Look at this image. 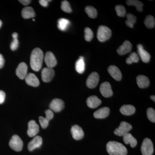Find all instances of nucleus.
<instances>
[{
	"label": "nucleus",
	"instance_id": "a18cd8bd",
	"mask_svg": "<svg viewBox=\"0 0 155 155\" xmlns=\"http://www.w3.org/2000/svg\"><path fill=\"white\" fill-rule=\"evenodd\" d=\"M33 21H35V20L34 19H33Z\"/></svg>",
	"mask_w": 155,
	"mask_h": 155
},
{
	"label": "nucleus",
	"instance_id": "cd10ccee",
	"mask_svg": "<svg viewBox=\"0 0 155 155\" xmlns=\"http://www.w3.org/2000/svg\"><path fill=\"white\" fill-rule=\"evenodd\" d=\"M70 25V21L68 19L61 18L58 21V28L61 31H65L67 30L68 27Z\"/></svg>",
	"mask_w": 155,
	"mask_h": 155
},
{
	"label": "nucleus",
	"instance_id": "1a4fd4ad",
	"mask_svg": "<svg viewBox=\"0 0 155 155\" xmlns=\"http://www.w3.org/2000/svg\"><path fill=\"white\" fill-rule=\"evenodd\" d=\"M55 72L53 68L46 67L41 71L42 80L45 82H49L52 80Z\"/></svg>",
	"mask_w": 155,
	"mask_h": 155
},
{
	"label": "nucleus",
	"instance_id": "4c0bfd02",
	"mask_svg": "<svg viewBox=\"0 0 155 155\" xmlns=\"http://www.w3.org/2000/svg\"><path fill=\"white\" fill-rule=\"evenodd\" d=\"M147 116L150 121L155 122V111L152 108H149L147 110Z\"/></svg>",
	"mask_w": 155,
	"mask_h": 155
},
{
	"label": "nucleus",
	"instance_id": "9d476101",
	"mask_svg": "<svg viewBox=\"0 0 155 155\" xmlns=\"http://www.w3.org/2000/svg\"><path fill=\"white\" fill-rule=\"evenodd\" d=\"M39 131V126L35 120H32L28 123L27 134L30 137L36 136Z\"/></svg>",
	"mask_w": 155,
	"mask_h": 155
},
{
	"label": "nucleus",
	"instance_id": "412c9836",
	"mask_svg": "<svg viewBox=\"0 0 155 155\" xmlns=\"http://www.w3.org/2000/svg\"><path fill=\"white\" fill-rule=\"evenodd\" d=\"M101 104V101L96 96H91L87 100V104L90 108H95Z\"/></svg>",
	"mask_w": 155,
	"mask_h": 155
},
{
	"label": "nucleus",
	"instance_id": "f03ea898",
	"mask_svg": "<svg viewBox=\"0 0 155 155\" xmlns=\"http://www.w3.org/2000/svg\"><path fill=\"white\" fill-rule=\"evenodd\" d=\"M107 151L110 155H126L127 150L125 146L116 141H110L107 144Z\"/></svg>",
	"mask_w": 155,
	"mask_h": 155
},
{
	"label": "nucleus",
	"instance_id": "20e7f679",
	"mask_svg": "<svg viewBox=\"0 0 155 155\" xmlns=\"http://www.w3.org/2000/svg\"><path fill=\"white\" fill-rule=\"evenodd\" d=\"M23 145L22 139L17 135H13L9 142L10 147L16 151L19 152L22 150Z\"/></svg>",
	"mask_w": 155,
	"mask_h": 155
},
{
	"label": "nucleus",
	"instance_id": "ddd939ff",
	"mask_svg": "<svg viewBox=\"0 0 155 155\" xmlns=\"http://www.w3.org/2000/svg\"><path fill=\"white\" fill-rule=\"evenodd\" d=\"M45 61L48 68H53L57 64V59L54 54L51 51H48L45 54Z\"/></svg>",
	"mask_w": 155,
	"mask_h": 155
},
{
	"label": "nucleus",
	"instance_id": "aec40b11",
	"mask_svg": "<svg viewBox=\"0 0 155 155\" xmlns=\"http://www.w3.org/2000/svg\"><path fill=\"white\" fill-rule=\"evenodd\" d=\"M25 81L26 83L30 86L36 87L39 85V81L33 73H30L27 74L25 78Z\"/></svg>",
	"mask_w": 155,
	"mask_h": 155
},
{
	"label": "nucleus",
	"instance_id": "0eeeda50",
	"mask_svg": "<svg viewBox=\"0 0 155 155\" xmlns=\"http://www.w3.org/2000/svg\"><path fill=\"white\" fill-rule=\"evenodd\" d=\"M45 113L46 114L45 117H42V116H40L39 117L40 124L43 129H45L47 127L49 121L54 117V113H53L52 111L50 109L46 110L45 112Z\"/></svg>",
	"mask_w": 155,
	"mask_h": 155
},
{
	"label": "nucleus",
	"instance_id": "79ce46f5",
	"mask_svg": "<svg viewBox=\"0 0 155 155\" xmlns=\"http://www.w3.org/2000/svg\"><path fill=\"white\" fill-rule=\"evenodd\" d=\"M19 2L24 5H27L30 4L31 1H30V0H19Z\"/></svg>",
	"mask_w": 155,
	"mask_h": 155
},
{
	"label": "nucleus",
	"instance_id": "f8f14e48",
	"mask_svg": "<svg viewBox=\"0 0 155 155\" xmlns=\"http://www.w3.org/2000/svg\"><path fill=\"white\" fill-rule=\"evenodd\" d=\"M100 91L103 96L105 97H109L112 96L113 94L111 84L107 81L104 82L101 84Z\"/></svg>",
	"mask_w": 155,
	"mask_h": 155
},
{
	"label": "nucleus",
	"instance_id": "bb28decb",
	"mask_svg": "<svg viewBox=\"0 0 155 155\" xmlns=\"http://www.w3.org/2000/svg\"><path fill=\"white\" fill-rule=\"evenodd\" d=\"M75 69L80 74H82L84 72L85 70V63L84 58L82 56L79 57V59L75 63Z\"/></svg>",
	"mask_w": 155,
	"mask_h": 155
},
{
	"label": "nucleus",
	"instance_id": "c756f323",
	"mask_svg": "<svg viewBox=\"0 0 155 155\" xmlns=\"http://www.w3.org/2000/svg\"><path fill=\"white\" fill-rule=\"evenodd\" d=\"M144 23L147 28H154L155 25L154 17L151 15H148L145 19Z\"/></svg>",
	"mask_w": 155,
	"mask_h": 155
},
{
	"label": "nucleus",
	"instance_id": "c85d7f7f",
	"mask_svg": "<svg viewBox=\"0 0 155 155\" xmlns=\"http://www.w3.org/2000/svg\"><path fill=\"white\" fill-rule=\"evenodd\" d=\"M126 4L128 6H134L139 12H141L143 11V5L140 1L137 0H128L126 1Z\"/></svg>",
	"mask_w": 155,
	"mask_h": 155
},
{
	"label": "nucleus",
	"instance_id": "6ab92c4d",
	"mask_svg": "<svg viewBox=\"0 0 155 155\" xmlns=\"http://www.w3.org/2000/svg\"><path fill=\"white\" fill-rule=\"evenodd\" d=\"M108 71L109 74L115 80L119 81L122 79V73L119 68L116 66L114 65L110 66L108 67Z\"/></svg>",
	"mask_w": 155,
	"mask_h": 155
},
{
	"label": "nucleus",
	"instance_id": "39448f33",
	"mask_svg": "<svg viewBox=\"0 0 155 155\" xmlns=\"http://www.w3.org/2000/svg\"><path fill=\"white\" fill-rule=\"evenodd\" d=\"M143 155H152L153 153L154 149L153 143L149 138H145L143 142L141 147Z\"/></svg>",
	"mask_w": 155,
	"mask_h": 155
},
{
	"label": "nucleus",
	"instance_id": "f257e3e1",
	"mask_svg": "<svg viewBox=\"0 0 155 155\" xmlns=\"http://www.w3.org/2000/svg\"><path fill=\"white\" fill-rule=\"evenodd\" d=\"M44 54L39 48H35L32 51L30 57V66L34 71H39L42 66Z\"/></svg>",
	"mask_w": 155,
	"mask_h": 155
},
{
	"label": "nucleus",
	"instance_id": "f3484780",
	"mask_svg": "<svg viewBox=\"0 0 155 155\" xmlns=\"http://www.w3.org/2000/svg\"><path fill=\"white\" fill-rule=\"evenodd\" d=\"M72 137L75 140H79L84 137V133L82 128L78 125L72 126L71 129Z\"/></svg>",
	"mask_w": 155,
	"mask_h": 155
},
{
	"label": "nucleus",
	"instance_id": "f704fd0d",
	"mask_svg": "<svg viewBox=\"0 0 155 155\" xmlns=\"http://www.w3.org/2000/svg\"><path fill=\"white\" fill-rule=\"evenodd\" d=\"M116 14L119 17H124L126 14V10L125 7L121 5H118L115 7Z\"/></svg>",
	"mask_w": 155,
	"mask_h": 155
},
{
	"label": "nucleus",
	"instance_id": "4be33fe9",
	"mask_svg": "<svg viewBox=\"0 0 155 155\" xmlns=\"http://www.w3.org/2000/svg\"><path fill=\"white\" fill-rule=\"evenodd\" d=\"M137 82L139 87L144 88L150 84V80L148 77L143 75H139L137 77Z\"/></svg>",
	"mask_w": 155,
	"mask_h": 155
},
{
	"label": "nucleus",
	"instance_id": "58836bf2",
	"mask_svg": "<svg viewBox=\"0 0 155 155\" xmlns=\"http://www.w3.org/2000/svg\"><path fill=\"white\" fill-rule=\"evenodd\" d=\"M5 99V93L3 91L0 90V104L4 102Z\"/></svg>",
	"mask_w": 155,
	"mask_h": 155
},
{
	"label": "nucleus",
	"instance_id": "a878e982",
	"mask_svg": "<svg viewBox=\"0 0 155 155\" xmlns=\"http://www.w3.org/2000/svg\"><path fill=\"white\" fill-rule=\"evenodd\" d=\"M120 111L123 115L130 116L135 113V108L131 105H125L121 107Z\"/></svg>",
	"mask_w": 155,
	"mask_h": 155
},
{
	"label": "nucleus",
	"instance_id": "6e6552de",
	"mask_svg": "<svg viewBox=\"0 0 155 155\" xmlns=\"http://www.w3.org/2000/svg\"><path fill=\"white\" fill-rule=\"evenodd\" d=\"M99 80V75L96 72H93L90 74L86 81V85L90 88H93L97 86Z\"/></svg>",
	"mask_w": 155,
	"mask_h": 155
},
{
	"label": "nucleus",
	"instance_id": "9b49d317",
	"mask_svg": "<svg viewBox=\"0 0 155 155\" xmlns=\"http://www.w3.org/2000/svg\"><path fill=\"white\" fill-rule=\"evenodd\" d=\"M50 110L55 112H59L64 107V103L63 100L55 98L53 100L50 104Z\"/></svg>",
	"mask_w": 155,
	"mask_h": 155
},
{
	"label": "nucleus",
	"instance_id": "e433bc0d",
	"mask_svg": "<svg viewBox=\"0 0 155 155\" xmlns=\"http://www.w3.org/2000/svg\"><path fill=\"white\" fill-rule=\"evenodd\" d=\"M84 38L85 40L87 41H90L94 37V33L92 31L90 28L86 27L84 29Z\"/></svg>",
	"mask_w": 155,
	"mask_h": 155
},
{
	"label": "nucleus",
	"instance_id": "2eb2a0df",
	"mask_svg": "<svg viewBox=\"0 0 155 155\" xmlns=\"http://www.w3.org/2000/svg\"><path fill=\"white\" fill-rule=\"evenodd\" d=\"M137 48L138 55L140 56L141 61L144 63H148L151 58L149 53L144 49L143 46L141 45H137Z\"/></svg>",
	"mask_w": 155,
	"mask_h": 155
},
{
	"label": "nucleus",
	"instance_id": "b1692460",
	"mask_svg": "<svg viewBox=\"0 0 155 155\" xmlns=\"http://www.w3.org/2000/svg\"><path fill=\"white\" fill-rule=\"evenodd\" d=\"M21 14L24 19H29L35 17V13L33 8L31 7H26L22 9Z\"/></svg>",
	"mask_w": 155,
	"mask_h": 155
},
{
	"label": "nucleus",
	"instance_id": "dca6fc26",
	"mask_svg": "<svg viewBox=\"0 0 155 155\" xmlns=\"http://www.w3.org/2000/svg\"><path fill=\"white\" fill-rule=\"evenodd\" d=\"M42 142L43 140L41 137L40 136H36L28 143V150L30 151H32L35 149L40 147L42 144Z\"/></svg>",
	"mask_w": 155,
	"mask_h": 155
},
{
	"label": "nucleus",
	"instance_id": "ea45409f",
	"mask_svg": "<svg viewBox=\"0 0 155 155\" xmlns=\"http://www.w3.org/2000/svg\"><path fill=\"white\" fill-rule=\"evenodd\" d=\"M51 1H49V0H40L39 1V2L43 7H46L48 6L49 2H51Z\"/></svg>",
	"mask_w": 155,
	"mask_h": 155
},
{
	"label": "nucleus",
	"instance_id": "2f4dec72",
	"mask_svg": "<svg viewBox=\"0 0 155 155\" xmlns=\"http://www.w3.org/2000/svg\"><path fill=\"white\" fill-rule=\"evenodd\" d=\"M85 11L88 17L93 19L95 18L97 15L96 9L92 6H88L86 7L85 8Z\"/></svg>",
	"mask_w": 155,
	"mask_h": 155
},
{
	"label": "nucleus",
	"instance_id": "5701e85b",
	"mask_svg": "<svg viewBox=\"0 0 155 155\" xmlns=\"http://www.w3.org/2000/svg\"><path fill=\"white\" fill-rule=\"evenodd\" d=\"M110 111V109L107 107L101 108L94 112V116L97 119H104L108 116Z\"/></svg>",
	"mask_w": 155,
	"mask_h": 155
},
{
	"label": "nucleus",
	"instance_id": "423d86ee",
	"mask_svg": "<svg viewBox=\"0 0 155 155\" xmlns=\"http://www.w3.org/2000/svg\"><path fill=\"white\" fill-rule=\"evenodd\" d=\"M132 126L127 122H122L120 123L118 128H116L114 131V134L119 136H123L125 134L128 133L132 129Z\"/></svg>",
	"mask_w": 155,
	"mask_h": 155
},
{
	"label": "nucleus",
	"instance_id": "473e14b6",
	"mask_svg": "<svg viewBox=\"0 0 155 155\" xmlns=\"http://www.w3.org/2000/svg\"><path fill=\"white\" fill-rule=\"evenodd\" d=\"M139 61V58L138 54L135 52L130 54L129 57L126 60V63L127 64H131L134 63H137Z\"/></svg>",
	"mask_w": 155,
	"mask_h": 155
},
{
	"label": "nucleus",
	"instance_id": "72a5a7b5",
	"mask_svg": "<svg viewBox=\"0 0 155 155\" xmlns=\"http://www.w3.org/2000/svg\"><path fill=\"white\" fill-rule=\"evenodd\" d=\"M13 41L11 44V49L12 51L17 50L19 46V41L18 40V34L17 32H14L12 34Z\"/></svg>",
	"mask_w": 155,
	"mask_h": 155
},
{
	"label": "nucleus",
	"instance_id": "4468645a",
	"mask_svg": "<svg viewBox=\"0 0 155 155\" xmlns=\"http://www.w3.org/2000/svg\"><path fill=\"white\" fill-rule=\"evenodd\" d=\"M28 66L27 64L24 62L20 63L16 69V73L17 76L20 79H25L27 75Z\"/></svg>",
	"mask_w": 155,
	"mask_h": 155
},
{
	"label": "nucleus",
	"instance_id": "7c9ffc66",
	"mask_svg": "<svg viewBox=\"0 0 155 155\" xmlns=\"http://www.w3.org/2000/svg\"><path fill=\"white\" fill-rule=\"evenodd\" d=\"M127 20L125 21V24L130 28H133L134 25L136 22V17L131 14H128L126 15Z\"/></svg>",
	"mask_w": 155,
	"mask_h": 155
},
{
	"label": "nucleus",
	"instance_id": "c9c22d12",
	"mask_svg": "<svg viewBox=\"0 0 155 155\" xmlns=\"http://www.w3.org/2000/svg\"><path fill=\"white\" fill-rule=\"evenodd\" d=\"M61 9L62 11L66 13H71L72 10L69 2L67 1H64L61 3Z\"/></svg>",
	"mask_w": 155,
	"mask_h": 155
},
{
	"label": "nucleus",
	"instance_id": "a19ab883",
	"mask_svg": "<svg viewBox=\"0 0 155 155\" xmlns=\"http://www.w3.org/2000/svg\"><path fill=\"white\" fill-rule=\"evenodd\" d=\"M5 63V59H4L2 55L0 54V69L4 67Z\"/></svg>",
	"mask_w": 155,
	"mask_h": 155
},
{
	"label": "nucleus",
	"instance_id": "7ed1b4c3",
	"mask_svg": "<svg viewBox=\"0 0 155 155\" xmlns=\"http://www.w3.org/2000/svg\"><path fill=\"white\" fill-rule=\"evenodd\" d=\"M112 31L110 28L105 25H101L98 28L97 38L101 42L106 41L111 37Z\"/></svg>",
	"mask_w": 155,
	"mask_h": 155
},
{
	"label": "nucleus",
	"instance_id": "393cba45",
	"mask_svg": "<svg viewBox=\"0 0 155 155\" xmlns=\"http://www.w3.org/2000/svg\"><path fill=\"white\" fill-rule=\"evenodd\" d=\"M123 140L126 144H130L131 147H134L137 144V140L130 133L125 134L123 136Z\"/></svg>",
	"mask_w": 155,
	"mask_h": 155
},
{
	"label": "nucleus",
	"instance_id": "c03bdc74",
	"mask_svg": "<svg viewBox=\"0 0 155 155\" xmlns=\"http://www.w3.org/2000/svg\"><path fill=\"white\" fill-rule=\"evenodd\" d=\"M2 21H1V20H0V28H1V26H2Z\"/></svg>",
	"mask_w": 155,
	"mask_h": 155
},
{
	"label": "nucleus",
	"instance_id": "a211bd4d",
	"mask_svg": "<svg viewBox=\"0 0 155 155\" xmlns=\"http://www.w3.org/2000/svg\"><path fill=\"white\" fill-rule=\"evenodd\" d=\"M132 45L128 41H125L117 50V52L120 55H123L130 52L132 50Z\"/></svg>",
	"mask_w": 155,
	"mask_h": 155
},
{
	"label": "nucleus",
	"instance_id": "37998d69",
	"mask_svg": "<svg viewBox=\"0 0 155 155\" xmlns=\"http://www.w3.org/2000/svg\"><path fill=\"white\" fill-rule=\"evenodd\" d=\"M150 98L153 101H155V96L154 95H152L150 96Z\"/></svg>",
	"mask_w": 155,
	"mask_h": 155
}]
</instances>
